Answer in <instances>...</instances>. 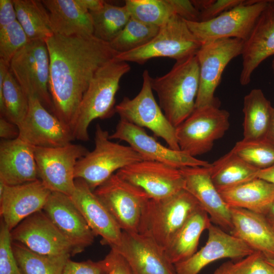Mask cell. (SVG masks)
I'll use <instances>...</instances> for the list:
<instances>
[{
  "label": "cell",
  "mask_w": 274,
  "mask_h": 274,
  "mask_svg": "<svg viewBox=\"0 0 274 274\" xmlns=\"http://www.w3.org/2000/svg\"><path fill=\"white\" fill-rule=\"evenodd\" d=\"M46 43L50 57L49 88L53 115L73 134L80 102L91 80L118 53L109 43L93 35H54Z\"/></svg>",
  "instance_id": "6da1fadb"
},
{
  "label": "cell",
  "mask_w": 274,
  "mask_h": 274,
  "mask_svg": "<svg viewBox=\"0 0 274 274\" xmlns=\"http://www.w3.org/2000/svg\"><path fill=\"white\" fill-rule=\"evenodd\" d=\"M165 116L177 127L194 111L199 85V67L196 55L176 61L165 75L152 78Z\"/></svg>",
  "instance_id": "7a4b0ae2"
},
{
  "label": "cell",
  "mask_w": 274,
  "mask_h": 274,
  "mask_svg": "<svg viewBox=\"0 0 274 274\" xmlns=\"http://www.w3.org/2000/svg\"><path fill=\"white\" fill-rule=\"evenodd\" d=\"M129 64L114 58L95 73L84 93L75 120V140H89L88 128L94 119H106L115 112V96L122 77L129 72Z\"/></svg>",
  "instance_id": "3957f363"
},
{
  "label": "cell",
  "mask_w": 274,
  "mask_h": 274,
  "mask_svg": "<svg viewBox=\"0 0 274 274\" xmlns=\"http://www.w3.org/2000/svg\"><path fill=\"white\" fill-rule=\"evenodd\" d=\"M200 207L185 189L161 199L150 198L143 210L139 233L151 237L164 250Z\"/></svg>",
  "instance_id": "277c9868"
},
{
  "label": "cell",
  "mask_w": 274,
  "mask_h": 274,
  "mask_svg": "<svg viewBox=\"0 0 274 274\" xmlns=\"http://www.w3.org/2000/svg\"><path fill=\"white\" fill-rule=\"evenodd\" d=\"M109 135L108 131L97 124L94 149L80 158L75 167V179H82L93 191L115 172L144 160L130 146L113 142Z\"/></svg>",
  "instance_id": "5b68a950"
},
{
  "label": "cell",
  "mask_w": 274,
  "mask_h": 274,
  "mask_svg": "<svg viewBox=\"0 0 274 274\" xmlns=\"http://www.w3.org/2000/svg\"><path fill=\"white\" fill-rule=\"evenodd\" d=\"M201 45L185 20L175 15L160 27L157 35L147 44L118 53L115 58L140 64L156 57H168L178 61L196 55Z\"/></svg>",
  "instance_id": "8992f818"
},
{
  "label": "cell",
  "mask_w": 274,
  "mask_h": 274,
  "mask_svg": "<svg viewBox=\"0 0 274 274\" xmlns=\"http://www.w3.org/2000/svg\"><path fill=\"white\" fill-rule=\"evenodd\" d=\"M229 119L228 112L220 109L218 103L195 109L176 127L180 150L195 157L208 152L228 130Z\"/></svg>",
  "instance_id": "52a82bcc"
},
{
  "label": "cell",
  "mask_w": 274,
  "mask_h": 274,
  "mask_svg": "<svg viewBox=\"0 0 274 274\" xmlns=\"http://www.w3.org/2000/svg\"><path fill=\"white\" fill-rule=\"evenodd\" d=\"M9 68L26 95L36 96L53 114L49 88L50 57L46 42L30 41L14 55Z\"/></svg>",
  "instance_id": "ba28073f"
},
{
  "label": "cell",
  "mask_w": 274,
  "mask_h": 274,
  "mask_svg": "<svg viewBox=\"0 0 274 274\" xmlns=\"http://www.w3.org/2000/svg\"><path fill=\"white\" fill-rule=\"evenodd\" d=\"M151 77L148 70L143 73V84L133 98L124 97L116 105L115 112L120 119L141 127H146L163 139L170 148L180 150L176 127L168 120L156 102L151 85Z\"/></svg>",
  "instance_id": "9c48e42d"
},
{
  "label": "cell",
  "mask_w": 274,
  "mask_h": 274,
  "mask_svg": "<svg viewBox=\"0 0 274 274\" xmlns=\"http://www.w3.org/2000/svg\"><path fill=\"white\" fill-rule=\"evenodd\" d=\"M93 192L122 231L139 232L143 210L150 199L145 191L115 173Z\"/></svg>",
  "instance_id": "30bf717a"
},
{
  "label": "cell",
  "mask_w": 274,
  "mask_h": 274,
  "mask_svg": "<svg viewBox=\"0 0 274 274\" xmlns=\"http://www.w3.org/2000/svg\"><path fill=\"white\" fill-rule=\"evenodd\" d=\"M89 151L80 144L57 147H35L39 179L51 192L70 196L75 188V170L78 161Z\"/></svg>",
  "instance_id": "8fae6325"
},
{
  "label": "cell",
  "mask_w": 274,
  "mask_h": 274,
  "mask_svg": "<svg viewBox=\"0 0 274 274\" xmlns=\"http://www.w3.org/2000/svg\"><path fill=\"white\" fill-rule=\"evenodd\" d=\"M267 2V0H248L208 21H185L202 45L225 38L245 41Z\"/></svg>",
  "instance_id": "7c38bea8"
},
{
  "label": "cell",
  "mask_w": 274,
  "mask_h": 274,
  "mask_svg": "<svg viewBox=\"0 0 274 274\" xmlns=\"http://www.w3.org/2000/svg\"><path fill=\"white\" fill-rule=\"evenodd\" d=\"M244 41L225 38L202 44L196 54L199 67V85L195 109L218 103L214 94L228 63L241 55Z\"/></svg>",
  "instance_id": "4fadbf2b"
},
{
  "label": "cell",
  "mask_w": 274,
  "mask_h": 274,
  "mask_svg": "<svg viewBox=\"0 0 274 274\" xmlns=\"http://www.w3.org/2000/svg\"><path fill=\"white\" fill-rule=\"evenodd\" d=\"M109 139L125 141L145 160L160 162L178 169L185 167H209L211 165L208 161L197 159L181 150L165 147L148 134L143 127L123 119H120Z\"/></svg>",
  "instance_id": "5bb4252c"
},
{
  "label": "cell",
  "mask_w": 274,
  "mask_h": 274,
  "mask_svg": "<svg viewBox=\"0 0 274 274\" xmlns=\"http://www.w3.org/2000/svg\"><path fill=\"white\" fill-rule=\"evenodd\" d=\"M116 174L142 189L151 199L167 197L184 189V180L179 169L156 161L136 162Z\"/></svg>",
  "instance_id": "9a60e30c"
},
{
  "label": "cell",
  "mask_w": 274,
  "mask_h": 274,
  "mask_svg": "<svg viewBox=\"0 0 274 274\" xmlns=\"http://www.w3.org/2000/svg\"><path fill=\"white\" fill-rule=\"evenodd\" d=\"M28 110L18 125L20 139L35 147H57L74 140L72 132L35 95L28 96Z\"/></svg>",
  "instance_id": "2e32d148"
},
{
  "label": "cell",
  "mask_w": 274,
  "mask_h": 274,
  "mask_svg": "<svg viewBox=\"0 0 274 274\" xmlns=\"http://www.w3.org/2000/svg\"><path fill=\"white\" fill-rule=\"evenodd\" d=\"M111 249L123 257L132 274H176L165 250L139 232L122 231L120 243Z\"/></svg>",
  "instance_id": "e0dca14e"
},
{
  "label": "cell",
  "mask_w": 274,
  "mask_h": 274,
  "mask_svg": "<svg viewBox=\"0 0 274 274\" xmlns=\"http://www.w3.org/2000/svg\"><path fill=\"white\" fill-rule=\"evenodd\" d=\"M12 241L44 255H73L69 242L46 215L37 212L21 222L11 231Z\"/></svg>",
  "instance_id": "ac0fdd59"
},
{
  "label": "cell",
  "mask_w": 274,
  "mask_h": 274,
  "mask_svg": "<svg viewBox=\"0 0 274 274\" xmlns=\"http://www.w3.org/2000/svg\"><path fill=\"white\" fill-rule=\"evenodd\" d=\"M208 230L204 246L187 259L174 264L176 274H199L214 261L224 258L241 259L255 252L242 240L212 223Z\"/></svg>",
  "instance_id": "d6986e66"
},
{
  "label": "cell",
  "mask_w": 274,
  "mask_h": 274,
  "mask_svg": "<svg viewBox=\"0 0 274 274\" xmlns=\"http://www.w3.org/2000/svg\"><path fill=\"white\" fill-rule=\"evenodd\" d=\"M43 210L71 244L73 255L93 243L95 234L70 196L51 192Z\"/></svg>",
  "instance_id": "ffe728a7"
},
{
  "label": "cell",
  "mask_w": 274,
  "mask_h": 274,
  "mask_svg": "<svg viewBox=\"0 0 274 274\" xmlns=\"http://www.w3.org/2000/svg\"><path fill=\"white\" fill-rule=\"evenodd\" d=\"M51 192L40 179L14 186L0 181L2 219L12 230L27 217L43 210Z\"/></svg>",
  "instance_id": "44dd1931"
},
{
  "label": "cell",
  "mask_w": 274,
  "mask_h": 274,
  "mask_svg": "<svg viewBox=\"0 0 274 274\" xmlns=\"http://www.w3.org/2000/svg\"><path fill=\"white\" fill-rule=\"evenodd\" d=\"M209 167L180 168L184 180V189L196 199L213 224L230 233L232 228L230 208L213 183Z\"/></svg>",
  "instance_id": "7402d4cb"
},
{
  "label": "cell",
  "mask_w": 274,
  "mask_h": 274,
  "mask_svg": "<svg viewBox=\"0 0 274 274\" xmlns=\"http://www.w3.org/2000/svg\"><path fill=\"white\" fill-rule=\"evenodd\" d=\"M241 55L239 82L245 86L249 84L253 72L261 63L274 55V1H268L244 42Z\"/></svg>",
  "instance_id": "603a6c76"
},
{
  "label": "cell",
  "mask_w": 274,
  "mask_h": 274,
  "mask_svg": "<svg viewBox=\"0 0 274 274\" xmlns=\"http://www.w3.org/2000/svg\"><path fill=\"white\" fill-rule=\"evenodd\" d=\"M95 235L110 248L120 243L122 231L107 208L82 179H75V188L70 196Z\"/></svg>",
  "instance_id": "cb8c5ba5"
},
{
  "label": "cell",
  "mask_w": 274,
  "mask_h": 274,
  "mask_svg": "<svg viewBox=\"0 0 274 274\" xmlns=\"http://www.w3.org/2000/svg\"><path fill=\"white\" fill-rule=\"evenodd\" d=\"M38 170L34 147L19 138L1 140L0 142V181L14 186L36 181Z\"/></svg>",
  "instance_id": "d4e9b609"
},
{
  "label": "cell",
  "mask_w": 274,
  "mask_h": 274,
  "mask_svg": "<svg viewBox=\"0 0 274 274\" xmlns=\"http://www.w3.org/2000/svg\"><path fill=\"white\" fill-rule=\"evenodd\" d=\"M230 233L266 259L274 258V229L264 215L244 209L230 208Z\"/></svg>",
  "instance_id": "484cf974"
},
{
  "label": "cell",
  "mask_w": 274,
  "mask_h": 274,
  "mask_svg": "<svg viewBox=\"0 0 274 274\" xmlns=\"http://www.w3.org/2000/svg\"><path fill=\"white\" fill-rule=\"evenodd\" d=\"M54 35L65 37L93 35L90 12L78 0H43Z\"/></svg>",
  "instance_id": "4316f807"
},
{
  "label": "cell",
  "mask_w": 274,
  "mask_h": 274,
  "mask_svg": "<svg viewBox=\"0 0 274 274\" xmlns=\"http://www.w3.org/2000/svg\"><path fill=\"white\" fill-rule=\"evenodd\" d=\"M220 193L230 208L265 215L274 200V184L257 178Z\"/></svg>",
  "instance_id": "83f0119b"
},
{
  "label": "cell",
  "mask_w": 274,
  "mask_h": 274,
  "mask_svg": "<svg viewBox=\"0 0 274 274\" xmlns=\"http://www.w3.org/2000/svg\"><path fill=\"white\" fill-rule=\"evenodd\" d=\"M211 223L207 213L201 207L198 208L165 249L169 260L174 265L193 255L197 251L201 234Z\"/></svg>",
  "instance_id": "f1b7e54d"
},
{
  "label": "cell",
  "mask_w": 274,
  "mask_h": 274,
  "mask_svg": "<svg viewBox=\"0 0 274 274\" xmlns=\"http://www.w3.org/2000/svg\"><path fill=\"white\" fill-rule=\"evenodd\" d=\"M213 183L219 193L258 178L260 169L250 165L232 150L209 167Z\"/></svg>",
  "instance_id": "f546056e"
},
{
  "label": "cell",
  "mask_w": 274,
  "mask_h": 274,
  "mask_svg": "<svg viewBox=\"0 0 274 274\" xmlns=\"http://www.w3.org/2000/svg\"><path fill=\"white\" fill-rule=\"evenodd\" d=\"M272 107L260 89H252L244 98L243 140L266 138Z\"/></svg>",
  "instance_id": "4dcf8cb0"
},
{
  "label": "cell",
  "mask_w": 274,
  "mask_h": 274,
  "mask_svg": "<svg viewBox=\"0 0 274 274\" xmlns=\"http://www.w3.org/2000/svg\"><path fill=\"white\" fill-rule=\"evenodd\" d=\"M28 97L18 83L10 68L0 65V113L4 117L19 125L27 115Z\"/></svg>",
  "instance_id": "1f68e13d"
},
{
  "label": "cell",
  "mask_w": 274,
  "mask_h": 274,
  "mask_svg": "<svg viewBox=\"0 0 274 274\" xmlns=\"http://www.w3.org/2000/svg\"><path fill=\"white\" fill-rule=\"evenodd\" d=\"M17 20L30 41H45L54 35L48 11L38 0H13Z\"/></svg>",
  "instance_id": "d6a6232c"
},
{
  "label": "cell",
  "mask_w": 274,
  "mask_h": 274,
  "mask_svg": "<svg viewBox=\"0 0 274 274\" xmlns=\"http://www.w3.org/2000/svg\"><path fill=\"white\" fill-rule=\"evenodd\" d=\"M12 248L22 274H62L71 255L47 256L35 253L12 242Z\"/></svg>",
  "instance_id": "836d02e7"
},
{
  "label": "cell",
  "mask_w": 274,
  "mask_h": 274,
  "mask_svg": "<svg viewBox=\"0 0 274 274\" xmlns=\"http://www.w3.org/2000/svg\"><path fill=\"white\" fill-rule=\"evenodd\" d=\"M93 26V35L110 43L121 32L131 18L127 7L117 6L105 2L99 9L90 12Z\"/></svg>",
  "instance_id": "e575fe53"
},
{
  "label": "cell",
  "mask_w": 274,
  "mask_h": 274,
  "mask_svg": "<svg viewBox=\"0 0 274 274\" xmlns=\"http://www.w3.org/2000/svg\"><path fill=\"white\" fill-rule=\"evenodd\" d=\"M125 5L132 17L158 27L178 15L176 0H126Z\"/></svg>",
  "instance_id": "d590c367"
},
{
  "label": "cell",
  "mask_w": 274,
  "mask_h": 274,
  "mask_svg": "<svg viewBox=\"0 0 274 274\" xmlns=\"http://www.w3.org/2000/svg\"><path fill=\"white\" fill-rule=\"evenodd\" d=\"M159 28L131 17L123 29L110 44L118 53L133 50L149 42L157 35Z\"/></svg>",
  "instance_id": "8d00e7d4"
},
{
  "label": "cell",
  "mask_w": 274,
  "mask_h": 274,
  "mask_svg": "<svg viewBox=\"0 0 274 274\" xmlns=\"http://www.w3.org/2000/svg\"><path fill=\"white\" fill-rule=\"evenodd\" d=\"M232 150L250 165L263 169L274 166V142L265 138L237 142Z\"/></svg>",
  "instance_id": "74e56055"
},
{
  "label": "cell",
  "mask_w": 274,
  "mask_h": 274,
  "mask_svg": "<svg viewBox=\"0 0 274 274\" xmlns=\"http://www.w3.org/2000/svg\"><path fill=\"white\" fill-rule=\"evenodd\" d=\"M30 40L16 20L0 29V60L9 65L14 55Z\"/></svg>",
  "instance_id": "f35d334b"
},
{
  "label": "cell",
  "mask_w": 274,
  "mask_h": 274,
  "mask_svg": "<svg viewBox=\"0 0 274 274\" xmlns=\"http://www.w3.org/2000/svg\"><path fill=\"white\" fill-rule=\"evenodd\" d=\"M226 274H274L273 268L260 252L252 254L237 262L227 261L221 265Z\"/></svg>",
  "instance_id": "ab89813d"
},
{
  "label": "cell",
  "mask_w": 274,
  "mask_h": 274,
  "mask_svg": "<svg viewBox=\"0 0 274 274\" xmlns=\"http://www.w3.org/2000/svg\"><path fill=\"white\" fill-rule=\"evenodd\" d=\"M11 230L1 219L0 226V274H22L12 248Z\"/></svg>",
  "instance_id": "60d3db41"
},
{
  "label": "cell",
  "mask_w": 274,
  "mask_h": 274,
  "mask_svg": "<svg viewBox=\"0 0 274 274\" xmlns=\"http://www.w3.org/2000/svg\"><path fill=\"white\" fill-rule=\"evenodd\" d=\"M246 2L245 0H210L200 13V21L213 19L221 14Z\"/></svg>",
  "instance_id": "b9f144b4"
},
{
  "label": "cell",
  "mask_w": 274,
  "mask_h": 274,
  "mask_svg": "<svg viewBox=\"0 0 274 274\" xmlns=\"http://www.w3.org/2000/svg\"><path fill=\"white\" fill-rule=\"evenodd\" d=\"M100 262L106 274H132L125 259L113 249Z\"/></svg>",
  "instance_id": "7bdbcfd3"
},
{
  "label": "cell",
  "mask_w": 274,
  "mask_h": 274,
  "mask_svg": "<svg viewBox=\"0 0 274 274\" xmlns=\"http://www.w3.org/2000/svg\"><path fill=\"white\" fill-rule=\"evenodd\" d=\"M62 274H106L100 261L88 260L83 262L67 261Z\"/></svg>",
  "instance_id": "ee69618b"
},
{
  "label": "cell",
  "mask_w": 274,
  "mask_h": 274,
  "mask_svg": "<svg viewBox=\"0 0 274 274\" xmlns=\"http://www.w3.org/2000/svg\"><path fill=\"white\" fill-rule=\"evenodd\" d=\"M17 20L13 0H0V29Z\"/></svg>",
  "instance_id": "f6af8a7d"
},
{
  "label": "cell",
  "mask_w": 274,
  "mask_h": 274,
  "mask_svg": "<svg viewBox=\"0 0 274 274\" xmlns=\"http://www.w3.org/2000/svg\"><path fill=\"white\" fill-rule=\"evenodd\" d=\"M19 135L18 126L7 119L1 117L0 138L2 140H11L17 139Z\"/></svg>",
  "instance_id": "bcb514c9"
},
{
  "label": "cell",
  "mask_w": 274,
  "mask_h": 274,
  "mask_svg": "<svg viewBox=\"0 0 274 274\" xmlns=\"http://www.w3.org/2000/svg\"><path fill=\"white\" fill-rule=\"evenodd\" d=\"M80 4L89 12L100 9L106 1L102 0H78Z\"/></svg>",
  "instance_id": "7dc6e473"
},
{
  "label": "cell",
  "mask_w": 274,
  "mask_h": 274,
  "mask_svg": "<svg viewBox=\"0 0 274 274\" xmlns=\"http://www.w3.org/2000/svg\"><path fill=\"white\" fill-rule=\"evenodd\" d=\"M258 178L274 184V166L268 168L260 169L258 174Z\"/></svg>",
  "instance_id": "c3c4849f"
},
{
  "label": "cell",
  "mask_w": 274,
  "mask_h": 274,
  "mask_svg": "<svg viewBox=\"0 0 274 274\" xmlns=\"http://www.w3.org/2000/svg\"><path fill=\"white\" fill-rule=\"evenodd\" d=\"M266 138L274 142V108H272Z\"/></svg>",
  "instance_id": "681fc988"
},
{
  "label": "cell",
  "mask_w": 274,
  "mask_h": 274,
  "mask_svg": "<svg viewBox=\"0 0 274 274\" xmlns=\"http://www.w3.org/2000/svg\"><path fill=\"white\" fill-rule=\"evenodd\" d=\"M264 216L269 224L274 229V200Z\"/></svg>",
  "instance_id": "f907efd6"
},
{
  "label": "cell",
  "mask_w": 274,
  "mask_h": 274,
  "mask_svg": "<svg viewBox=\"0 0 274 274\" xmlns=\"http://www.w3.org/2000/svg\"><path fill=\"white\" fill-rule=\"evenodd\" d=\"M212 274H226L222 266H219Z\"/></svg>",
  "instance_id": "816d5d0a"
},
{
  "label": "cell",
  "mask_w": 274,
  "mask_h": 274,
  "mask_svg": "<svg viewBox=\"0 0 274 274\" xmlns=\"http://www.w3.org/2000/svg\"><path fill=\"white\" fill-rule=\"evenodd\" d=\"M266 260L268 264H269L274 269V258L272 259H266Z\"/></svg>",
  "instance_id": "f5cc1de1"
},
{
  "label": "cell",
  "mask_w": 274,
  "mask_h": 274,
  "mask_svg": "<svg viewBox=\"0 0 274 274\" xmlns=\"http://www.w3.org/2000/svg\"><path fill=\"white\" fill-rule=\"evenodd\" d=\"M271 68H272V71L274 73V59H273V60L272 61V63H271Z\"/></svg>",
  "instance_id": "db71d44e"
}]
</instances>
